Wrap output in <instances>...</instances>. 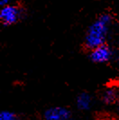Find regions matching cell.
Returning <instances> with one entry per match:
<instances>
[{
	"label": "cell",
	"mask_w": 119,
	"mask_h": 120,
	"mask_svg": "<svg viewBox=\"0 0 119 120\" xmlns=\"http://www.w3.org/2000/svg\"><path fill=\"white\" fill-rule=\"evenodd\" d=\"M44 120H71V113L64 107H52L43 114Z\"/></svg>",
	"instance_id": "obj_4"
},
{
	"label": "cell",
	"mask_w": 119,
	"mask_h": 120,
	"mask_svg": "<svg viewBox=\"0 0 119 120\" xmlns=\"http://www.w3.org/2000/svg\"><path fill=\"white\" fill-rule=\"evenodd\" d=\"M115 60H116V61H117V62L119 63V54H117V55H116V57H115Z\"/></svg>",
	"instance_id": "obj_9"
},
{
	"label": "cell",
	"mask_w": 119,
	"mask_h": 120,
	"mask_svg": "<svg viewBox=\"0 0 119 120\" xmlns=\"http://www.w3.org/2000/svg\"><path fill=\"white\" fill-rule=\"evenodd\" d=\"M10 0H0V5L2 6H6L7 5H9Z\"/></svg>",
	"instance_id": "obj_8"
},
{
	"label": "cell",
	"mask_w": 119,
	"mask_h": 120,
	"mask_svg": "<svg viewBox=\"0 0 119 120\" xmlns=\"http://www.w3.org/2000/svg\"><path fill=\"white\" fill-rule=\"evenodd\" d=\"M76 104L80 110H83V111L89 110L92 106V98L89 93L82 92L78 96Z\"/></svg>",
	"instance_id": "obj_6"
},
{
	"label": "cell",
	"mask_w": 119,
	"mask_h": 120,
	"mask_svg": "<svg viewBox=\"0 0 119 120\" xmlns=\"http://www.w3.org/2000/svg\"><path fill=\"white\" fill-rule=\"evenodd\" d=\"M119 98V88L115 86H109L102 93V100L103 102L111 105L116 103Z\"/></svg>",
	"instance_id": "obj_5"
},
{
	"label": "cell",
	"mask_w": 119,
	"mask_h": 120,
	"mask_svg": "<svg viewBox=\"0 0 119 120\" xmlns=\"http://www.w3.org/2000/svg\"><path fill=\"white\" fill-rule=\"evenodd\" d=\"M0 120H18V116L12 111L4 110L0 113Z\"/></svg>",
	"instance_id": "obj_7"
},
{
	"label": "cell",
	"mask_w": 119,
	"mask_h": 120,
	"mask_svg": "<svg viewBox=\"0 0 119 120\" xmlns=\"http://www.w3.org/2000/svg\"><path fill=\"white\" fill-rule=\"evenodd\" d=\"M112 56H113V52L107 44H102L100 46L92 49L89 54L90 60L96 63L107 62L111 60Z\"/></svg>",
	"instance_id": "obj_3"
},
{
	"label": "cell",
	"mask_w": 119,
	"mask_h": 120,
	"mask_svg": "<svg viewBox=\"0 0 119 120\" xmlns=\"http://www.w3.org/2000/svg\"><path fill=\"white\" fill-rule=\"evenodd\" d=\"M112 24V16L108 14L101 15L91 24L85 36V45L89 49L105 44Z\"/></svg>",
	"instance_id": "obj_1"
},
{
	"label": "cell",
	"mask_w": 119,
	"mask_h": 120,
	"mask_svg": "<svg viewBox=\"0 0 119 120\" xmlns=\"http://www.w3.org/2000/svg\"><path fill=\"white\" fill-rule=\"evenodd\" d=\"M116 104H117V109H118V111H119V98H118V100H117Z\"/></svg>",
	"instance_id": "obj_10"
},
{
	"label": "cell",
	"mask_w": 119,
	"mask_h": 120,
	"mask_svg": "<svg viewBox=\"0 0 119 120\" xmlns=\"http://www.w3.org/2000/svg\"><path fill=\"white\" fill-rule=\"evenodd\" d=\"M22 11L16 6L7 5L6 6H2L0 10V20L2 24L5 25H12L18 22L21 18Z\"/></svg>",
	"instance_id": "obj_2"
}]
</instances>
